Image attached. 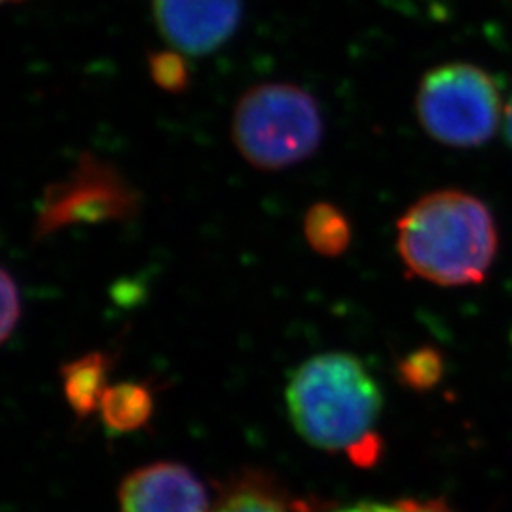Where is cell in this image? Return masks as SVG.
I'll return each mask as SVG.
<instances>
[{
  "label": "cell",
  "mask_w": 512,
  "mask_h": 512,
  "mask_svg": "<svg viewBox=\"0 0 512 512\" xmlns=\"http://www.w3.org/2000/svg\"><path fill=\"white\" fill-rule=\"evenodd\" d=\"M285 397L294 429L313 448L365 467L380 456L382 393L357 357L342 351L311 357L294 370Z\"/></svg>",
  "instance_id": "6da1fadb"
},
{
  "label": "cell",
  "mask_w": 512,
  "mask_h": 512,
  "mask_svg": "<svg viewBox=\"0 0 512 512\" xmlns=\"http://www.w3.org/2000/svg\"><path fill=\"white\" fill-rule=\"evenodd\" d=\"M4 2H14V4H18L21 0H4Z\"/></svg>",
  "instance_id": "e0dca14e"
},
{
  "label": "cell",
  "mask_w": 512,
  "mask_h": 512,
  "mask_svg": "<svg viewBox=\"0 0 512 512\" xmlns=\"http://www.w3.org/2000/svg\"><path fill=\"white\" fill-rule=\"evenodd\" d=\"M437 359H431L429 351H420L416 355H412L406 365H404V376H408V380L412 384H427V374H429V366H435Z\"/></svg>",
  "instance_id": "4fadbf2b"
},
{
  "label": "cell",
  "mask_w": 512,
  "mask_h": 512,
  "mask_svg": "<svg viewBox=\"0 0 512 512\" xmlns=\"http://www.w3.org/2000/svg\"><path fill=\"white\" fill-rule=\"evenodd\" d=\"M118 505L120 512H213L200 476L173 461L129 473L120 484Z\"/></svg>",
  "instance_id": "8992f818"
},
{
  "label": "cell",
  "mask_w": 512,
  "mask_h": 512,
  "mask_svg": "<svg viewBox=\"0 0 512 512\" xmlns=\"http://www.w3.org/2000/svg\"><path fill=\"white\" fill-rule=\"evenodd\" d=\"M154 21L173 50L207 55L238 31L241 0H152Z\"/></svg>",
  "instance_id": "5b68a950"
},
{
  "label": "cell",
  "mask_w": 512,
  "mask_h": 512,
  "mask_svg": "<svg viewBox=\"0 0 512 512\" xmlns=\"http://www.w3.org/2000/svg\"><path fill=\"white\" fill-rule=\"evenodd\" d=\"M101 420L116 433H131L145 427L152 412H154V399L152 391L141 384L109 385L99 410Z\"/></svg>",
  "instance_id": "9c48e42d"
},
{
  "label": "cell",
  "mask_w": 512,
  "mask_h": 512,
  "mask_svg": "<svg viewBox=\"0 0 512 512\" xmlns=\"http://www.w3.org/2000/svg\"><path fill=\"white\" fill-rule=\"evenodd\" d=\"M323 114L310 92L270 82L243 93L232 116L239 154L260 171L302 164L321 147Z\"/></svg>",
  "instance_id": "3957f363"
},
{
  "label": "cell",
  "mask_w": 512,
  "mask_h": 512,
  "mask_svg": "<svg viewBox=\"0 0 512 512\" xmlns=\"http://www.w3.org/2000/svg\"><path fill=\"white\" fill-rule=\"evenodd\" d=\"M416 112L440 145L475 148L497 133L503 101L492 74L471 63H446L421 78Z\"/></svg>",
  "instance_id": "277c9868"
},
{
  "label": "cell",
  "mask_w": 512,
  "mask_h": 512,
  "mask_svg": "<svg viewBox=\"0 0 512 512\" xmlns=\"http://www.w3.org/2000/svg\"><path fill=\"white\" fill-rule=\"evenodd\" d=\"M110 361L103 353H88L73 363L63 366L65 399L78 416H90L99 410L107 391Z\"/></svg>",
  "instance_id": "ba28073f"
},
{
  "label": "cell",
  "mask_w": 512,
  "mask_h": 512,
  "mask_svg": "<svg viewBox=\"0 0 512 512\" xmlns=\"http://www.w3.org/2000/svg\"><path fill=\"white\" fill-rule=\"evenodd\" d=\"M213 512H291L285 492L260 471H241L222 488Z\"/></svg>",
  "instance_id": "52a82bcc"
},
{
  "label": "cell",
  "mask_w": 512,
  "mask_h": 512,
  "mask_svg": "<svg viewBox=\"0 0 512 512\" xmlns=\"http://www.w3.org/2000/svg\"><path fill=\"white\" fill-rule=\"evenodd\" d=\"M148 71L158 88L165 92L181 93L188 88L190 71L181 52L164 50L148 55Z\"/></svg>",
  "instance_id": "8fae6325"
},
{
  "label": "cell",
  "mask_w": 512,
  "mask_h": 512,
  "mask_svg": "<svg viewBox=\"0 0 512 512\" xmlns=\"http://www.w3.org/2000/svg\"><path fill=\"white\" fill-rule=\"evenodd\" d=\"M2 321H0V336L2 342H8L12 332L18 327L21 319V296H19L18 283L8 272V268L2 270Z\"/></svg>",
  "instance_id": "7c38bea8"
},
{
  "label": "cell",
  "mask_w": 512,
  "mask_h": 512,
  "mask_svg": "<svg viewBox=\"0 0 512 512\" xmlns=\"http://www.w3.org/2000/svg\"><path fill=\"white\" fill-rule=\"evenodd\" d=\"M497 241L488 205L461 190L427 194L397 222V249L406 270L440 287L482 283L494 264Z\"/></svg>",
  "instance_id": "7a4b0ae2"
},
{
  "label": "cell",
  "mask_w": 512,
  "mask_h": 512,
  "mask_svg": "<svg viewBox=\"0 0 512 512\" xmlns=\"http://www.w3.org/2000/svg\"><path fill=\"white\" fill-rule=\"evenodd\" d=\"M505 124H507V137L512 143V97L507 105V110H505Z\"/></svg>",
  "instance_id": "2e32d148"
},
{
  "label": "cell",
  "mask_w": 512,
  "mask_h": 512,
  "mask_svg": "<svg viewBox=\"0 0 512 512\" xmlns=\"http://www.w3.org/2000/svg\"><path fill=\"white\" fill-rule=\"evenodd\" d=\"M304 236L317 255L336 258L348 251L351 224L336 205L315 203L304 217Z\"/></svg>",
  "instance_id": "30bf717a"
},
{
  "label": "cell",
  "mask_w": 512,
  "mask_h": 512,
  "mask_svg": "<svg viewBox=\"0 0 512 512\" xmlns=\"http://www.w3.org/2000/svg\"><path fill=\"white\" fill-rule=\"evenodd\" d=\"M332 512H412L410 499H403L397 503H376V501H363L355 503L344 509H336Z\"/></svg>",
  "instance_id": "5bb4252c"
},
{
  "label": "cell",
  "mask_w": 512,
  "mask_h": 512,
  "mask_svg": "<svg viewBox=\"0 0 512 512\" xmlns=\"http://www.w3.org/2000/svg\"><path fill=\"white\" fill-rule=\"evenodd\" d=\"M412 512H452L442 501H414L412 499Z\"/></svg>",
  "instance_id": "9a60e30c"
}]
</instances>
